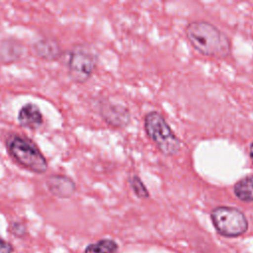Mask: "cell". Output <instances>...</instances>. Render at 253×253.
Here are the masks:
<instances>
[{
  "label": "cell",
  "mask_w": 253,
  "mask_h": 253,
  "mask_svg": "<svg viewBox=\"0 0 253 253\" xmlns=\"http://www.w3.org/2000/svg\"><path fill=\"white\" fill-rule=\"evenodd\" d=\"M211 219L216 232L224 237H238L248 229V220L245 214L233 207L214 208L211 212Z\"/></svg>",
  "instance_id": "4"
},
{
  "label": "cell",
  "mask_w": 253,
  "mask_h": 253,
  "mask_svg": "<svg viewBox=\"0 0 253 253\" xmlns=\"http://www.w3.org/2000/svg\"><path fill=\"white\" fill-rule=\"evenodd\" d=\"M9 231L11 234L18 238H24L27 235V226L25 223L20 221H14L9 226Z\"/></svg>",
  "instance_id": "13"
},
{
  "label": "cell",
  "mask_w": 253,
  "mask_h": 253,
  "mask_svg": "<svg viewBox=\"0 0 253 253\" xmlns=\"http://www.w3.org/2000/svg\"><path fill=\"white\" fill-rule=\"evenodd\" d=\"M249 155H250V158H251V162L253 164V142L249 146Z\"/></svg>",
  "instance_id": "15"
},
{
  "label": "cell",
  "mask_w": 253,
  "mask_h": 253,
  "mask_svg": "<svg viewBox=\"0 0 253 253\" xmlns=\"http://www.w3.org/2000/svg\"><path fill=\"white\" fill-rule=\"evenodd\" d=\"M13 252H14V246L10 242L0 237V253H13Z\"/></svg>",
  "instance_id": "14"
},
{
  "label": "cell",
  "mask_w": 253,
  "mask_h": 253,
  "mask_svg": "<svg viewBox=\"0 0 253 253\" xmlns=\"http://www.w3.org/2000/svg\"><path fill=\"white\" fill-rule=\"evenodd\" d=\"M34 49L38 56L45 60H54L60 56V47L54 40L42 39L35 43Z\"/></svg>",
  "instance_id": "9"
},
{
  "label": "cell",
  "mask_w": 253,
  "mask_h": 253,
  "mask_svg": "<svg viewBox=\"0 0 253 253\" xmlns=\"http://www.w3.org/2000/svg\"><path fill=\"white\" fill-rule=\"evenodd\" d=\"M19 124L29 129H37L42 125V115L39 107L28 103L24 105L18 113Z\"/></svg>",
  "instance_id": "8"
},
{
  "label": "cell",
  "mask_w": 253,
  "mask_h": 253,
  "mask_svg": "<svg viewBox=\"0 0 253 253\" xmlns=\"http://www.w3.org/2000/svg\"><path fill=\"white\" fill-rule=\"evenodd\" d=\"M185 33L192 46L203 55L224 59L231 52L229 38L211 23L193 21L186 27Z\"/></svg>",
  "instance_id": "1"
},
{
  "label": "cell",
  "mask_w": 253,
  "mask_h": 253,
  "mask_svg": "<svg viewBox=\"0 0 253 253\" xmlns=\"http://www.w3.org/2000/svg\"><path fill=\"white\" fill-rule=\"evenodd\" d=\"M8 154L25 169L42 174L47 170L45 157L38 146L28 137L18 133H12L6 139Z\"/></svg>",
  "instance_id": "2"
},
{
  "label": "cell",
  "mask_w": 253,
  "mask_h": 253,
  "mask_svg": "<svg viewBox=\"0 0 253 253\" xmlns=\"http://www.w3.org/2000/svg\"><path fill=\"white\" fill-rule=\"evenodd\" d=\"M234 195L243 202H253V175L239 179L233 187Z\"/></svg>",
  "instance_id": "10"
},
{
  "label": "cell",
  "mask_w": 253,
  "mask_h": 253,
  "mask_svg": "<svg viewBox=\"0 0 253 253\" xmlns=\"http://www.w3.org/2000/svg\"><path fill=\"white\" fill-rule=\"evenodd\" d=\"M119 245L115 240L103 238L88 244L84 249V253H117Z\"/></svg>",
  "instance_id": "11"
},
{
  "label": "cell",
  "mask_w": 253,
  "mask_h": 253,
  "mask_svg": "<svg viewBox=\"0 0 253 253\" xmlns=\"http://www.w3.org/2000/svg\"><path fill=\"white\" fill-rule=\"evenodd\" d=\"M98 62L95 50L86 45L74 46L68 60V73L77 83L86 82L93 74Z\"/></svg>",
  "instance_id": "5"
},
{
  "label": "cell",
  "mask_w": 253,
  "mask_h": 253,
  "mask_svg": "<svg viewBox=\"0 0 253 253\" xmlns=\"http://www.w3.org/2000/svg\"><path fill=\"white\" fill-rule=\"evenodd\" d=\"M144 128L149 138L164 155L172 156L180 150L181 140L160 113L156 111L147 113L144 117Z\"/></svg>",
  "instance_id": "3"
},
{
  "label": "cell",
  "mask_w": 253,
  "mask_h": 253,
  "mask_svg": "<svg viewBox=\"0 0 253 253\" xmlns=\"http://www.w3.org/2000/svg\"><path fill=\"white\" fill-rule=\"evenodd\" d=\"M100 115L108 125L114 127H126L130 122V114L125 106L108 101L100 104Z\"/></svg>",
  "instance_id": "6"
},
{
  "label": "cell",
  "mask_w": 253,
  "mask_h": 253,
  "mask_svg": "<svg viewBox=\"0 0 253 253\" xmlns=\"http://www.w3.org/2000/svg\"><path fill=\"white\" fill-rule=\"evenodd\" d=\"M48 192L58 199H69L76 192L75 182L65 175H50L45 180Z\"/></svg>",
  "instance_id": "7"
},
{
  "label": "cell",
  "mask_w": 253,
  "mask_h": 253,
  "mask_svg": "<svg viewBox=\"0 0 253 253\" xmlns=\"http://www.w3.org/2000/svg\"><path fill=\"white\" fill-rule=\"evenodd\" d=\"M128 183H129V187L131 188L132 192L134 193V195L137 198L147 199L149 197L148 190L146 189V187L144 186L143 182L141 181V179L137 175L130 176L128 178Z\"/></svg>",
  "instance_id": "12"
}]
</instances>
